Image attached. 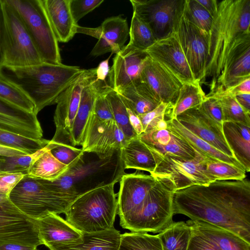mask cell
Here are the masks:
<instances>
[{"label": "cell", "mask_w": 250, "mask_h": 250, "mask_svg": "<svg viewBox=\"0 0 250 250\" xmlns=\"http://www.w3.org/2000/svg\"><path fill=\"white\" fill-rule=\"evenodd\" d=\"M174 214L228 230L250 243V182L217 180L176 190Z\"/></svg>", "instance_id": "cell-1"}, {"label": "cell", "mask_w": 250, "mask_h": 250, "mask_svg": "<svg viewBox=\"0 0 250 250\" xmlns=\"http://www.w3.org/2000/svg\"><path fill=\"white\" fill-rule=\"evenodd\" d=\"M84 70L62 63L42 62L23 67L2 65L0 76L25 93L34 104L37 115L45 107L56 104L59 95Z\"/></svg>", "instance_id": "cell-2"}, {"label": "cell", "mask_w": 250, "mask_h": 250, "mask_svg": "<svg viewBox=\"0 0 250 250\" xmlns=\"http://www.w3.org/2000/svg\"><path fill=\"white\" fill-rule=\"evenodd\" d=\"M248 32H250V0L218 1L209 33L205 77V79L211 78L210 92L208 95L212 94L216 88L231 47L239 37Z\"/></svg>", "instance_id": "cell-3"}, {"label": "cell", "mask_w": 250, "mask_h": 250, "mask_svg": "<svg viewBox=\"0 0 250 250\" xmlns=\"http://www.w3.org/2000/svg\"><path fill=\"white\" fill-rule=\"evenodd\" d=\"M120 150L101 158L84 152L78 162L58 179L43 180L52 189L76 198L93 189L119 182L125 173Z\"/></svg>", "instance_id": "cell-4"}, {"label": "cell", "mask_w": 250, "mask_h": 250, "mask_svg": "<svg viewBox=\"0 0 250 250\" xmlns=\"http://www.w3.org/2000/svg\"><path fill=\"white\" fill-rule=\"evenodd\" d=\"M114 185L93 189L76 198L64 213L66 220L82 233L113 228L118 212Z\"/></svg>", "instance_id": "cell-5"}, {"label": "cell", "mask_w": 250, "mask_h": 250, "mask_svg": "<svg viewBox=\"0 0 250 250\" xmlns=\"http://www.w3.org/2000/svg\"><path fill=\"white\" fill-rule=\"evenodd\" d=\"M8 197L21 212L36 220L50 213H64L77 198L56 191L43 180L27 175L11 190Z\"/></svg>", "instance_id": "cell-6"}, {"label": "cell", "mask_w": 250, "mask_h": 250, "mask_svg": "<svg viewBox=\"0 0 250 250\" xmlns=\"http://www.w3.org/2000/svg\"><path fill=\"white\" fill-rule=\"evenodd\" d=\"M156 181L136 216L124 228L132 232H160L172 223V201L175 187L168 178Z\"/></svg>", "instance_id": "cell-7"}, {"label": "cell", "mask_w": 250, "mask_h": 250, "mask_svg": "<svg viewBox=\"0 0 250 250\" xmlns=\"http://www.w3.org/2000/svg\"><path fill=\"white\" fill-rule=\"evenodd\" d=\"M18 12L43 62L62 63L60 50L42 0H6Z\"/></svg>", "instance_id": "cell-8"}, {"label": "cell", "mask_w": 250, "mask_h": 250, "mask_svg": "<svg viewBox=\"0 0 250 250\" xmlns=\"http://www.w3.org/2000/svg\"><path fill=\"white\" fill-rule=\"evenodd\" d=\"M1 1L5 23L2 65L23 67L43 62L18 12L6 0Z\"/></svg>", "instance_id": "cell-9"}, {"label": "cell", "mask_w": 250, "mask_h": 250, "mask_svg": "<svg viewBox=\"0 0 250 250\" xmlns=\"http://www.w3.org/2000/svg\"><path fill=\"white\" fill-rule=\"evenodd\" d=\"M148 148L156 163L155 169L150 174L169 178L176 190L193 185H206L215 181L202 164L200 155L192 160H184L163 155Z\"/></svg>", "instance_id": "cell-10"}, {"label": "cell", "mask_w": 250, "mask_h": 250, "mask_svg": "<svg viewBox=\"0 0 250 250\" xmlns=\"http://www.w3.org/2000/svg\"><path fill=\"white\" fill-rule=\"evenodd\" d=\"M95 79V68L85 69L58 97L54 116L56 131L51 141L72 146L71 130L83 91Z\"/></svg>", "instance_id": "cell-11"}, {"label": "cell", "mask_w": 250, "mask_h": 250, "mask_svg": "<svg viewBox=\"0 0 250 250\" xmlns=\"http://www.w3.org/2000/svg\"><path fill=\"white\" fill-rule=\"evenodd\" d=\"M133 13L151 31L156 41L174 32L185 0H130Z\"/></svg>", "instance_id": "cell-12"}, {"label": "cell", "mask_w": 250, "mask_h": 250, "mask_svg": "<svg viewBox=\"0 0 250 250\" xmlns=\"http://www.w3.org/2000/svg\"><path fill=\"white\" fill-rule=\"evenodd\" d=\"M183 8L178 16L174 32L195 80L200 83L205 77L208 54L209 35L185 18Z\"/></svg>", "instance_id": "cell-13"}, {"label": "cell", "mask_w": 250, "mask_h": 250, "mask_svg": "<svg viewBox=\"0 0 250 250\" xmlns=\"http://www.w3.org/2000/svg\"><path fill=\"white\" fill-rule=\"evenodd\" d=\"M5 244L42 245L37 220L21 212L9 198L0 204V245Z\"/></svg>", "instance_id": "cell-14"}, {"label": "cell", "mask_w": 250, "mask_h": 250, "mask_svg": "<svg viewBox=\"0 0 250 250\" xmlns=\"http://www.w3.org/2000/svg\"><path fill=\"white\" fill-rule=\"evenodd\" d=\"M156 181V177L137 171L125 173L120 180L117 194L120 224L124 228L138 213L147 194Z\"/></svg>", "instance_id": "cell-15"}, {"label": "cell", "mask_w": 250, "mask_h": 250, "mask_svg": "<svg viewBox=\"0 0 250 250\" xmlns=\"http://www.w3.org/2000/svg\"><path fill=\"white\" fill-rule=\"evenodd\" d=\"M124 134L114 120L101 121L91 113L82 149L106 158L121 149L127 143Z\"/></svg>", "instance_id": "cell-16"}, {"label": "cell", "mask_w": 250, "mask_h": 250, "mask_svg": "<svg viewBox=\"0 0 250 250\" xmlns=\"http://www.w3.org/2000/svg\"><path fill=\"white\" fill-rule=\"evenodd\" d=\"M83 33L98 39L90 55L99 56L107 52L116 54L125 46L129 37V28L126 19L122 16L111 17L105 19L97 28H87L79 25L77 33Z\"/></svg>", "instance_id": "cell-17"}, {"label": "cell", "mask_w": 250, "mask_h": 250, "mask_svg": "<svg viewBox=\"0 0 250 250\" xmlns=\"http://www.w3.org/2000/svg\"><path fill=\"white\" fill-rule=\"evenodd\" d=\"M249 78H250V32L239 37L231 47L216 88L211 94L221 93Z\"/></svg>", "instance_id": "cell-18"}, {"label": "cell", "mask_w": 250, "mask_h": 250, "mask_svg": "<svg viewBox=\"0 0 250 250\" xmlns=\"http://www.w3.org/2000/svg\"><path fill=\"white\" fill-rule=\"evenodd\" d=\"M146 51L183 84L196 82L174 32L167 37L157 41Z\"/></svg>", "instance_id": "cell-19"}, {"label": "cell", "mask_w": 250, "mask_h": 250, "mask_svg": "<svg viewBox=\"0 0 250 250\" xmlns=\"http://www.w3.org/2000/svg\"><path fill=\"white\" fill-rule=\"evenodd\" d=\"M176 119L190 132L225 154L234 158L226 141L222 125L207 116L200 106L186 110Z\"/></svg>", "instance_id": "cell-20"}, {"label": "cell", "mask_w": 250, "mask_h": 250, "mask_svg": "<svg viewBox=\"0 0 250 250\" xmlns=\"http://www.w3.org/2000/svg\"><path fill=\"white\" fill-rule=\"evenodd\" d=\"M108 74V84L119 91L141 78L145 61L148 57L146 51L127 44L115 54Z\"/></svg>", "instance_id": "cell-21"}, {"label": "cell", "mask_w": 250, "mask_h": 250, "mask_svg": "<svg viewBox=\"0 0 250 250\" xmlns=\"http://www.w3.org/2000/svg\"><path fill=\"white\" fill-rule=\"evenodd\" d=\"M141 78L161 102L173 105L183 85L174 75L149 56L144 62Z\"/></svg>", "instance_id": "cell-22"}, {"label": "cell", "mask_w": 250, "mask_h": 250, "mask_svg": "<svg viewBox=\"0 0 250 250\" xmlns=\"http://www.w3.org/2000/svg\"><path fill=\"white\" fill-rule=\"evenodd\" d=\"M37 114L28 112L0 98V129L41 139L43 131Z\"/></svg>", "instance_id": "cell-23"}, {"label": "cell", "mask_w": 250, "mask_h": 250, "mask_svg": "<svg viewBox=\"0 0 250 250\" xmlns=\"http://www.w3.org/2000/svg\"><path fill=\"white\" fill-rule=\"evenodd\" d=\"M39 232L42 245L50 250L57 246L77 243L83 233L58 214L50 213L37 220Z\"/></svg>", "instance_id": "cell-24"}, {"label": "cell", "mask_w": 250, "mask_h": 250, "mask_svg": "<svg viewBox=\"0 0 250 250\" xmlns=\"http://www.w3.org/2000/svg\"><path fill=\"white\" fill-rule=\"evenodd\" d=\"M109 85L95 79L82 92L79 108L71 130L72 146H82L86 125L97 96Z\"/></svg>", "instance_id": "cell-25"}, {"label": "cell", "mask_w": 250, "mask_h": 250, "mask_svg": "<svg viewBox=\"0 0 250 250\" xmlns=\"http://www.w3.org/2000/svg\"><path fill=\"white\" fill-rule=\"evenodd\" d=\"M58 42H67L77 33L78 25L73 19L70 0H42Z\"/></svg>", "instance_id": "cell-26"}, {"label": "cell", "mask_w": 250, "mask_h": 250, "mask_svg": "<svg viewBox=\"0 0 250 250\" xmlns=\"http://www.w3.org/2000/svg\"><path fill=\"white\" fill-rule=\"evenodd\" d=\"M116 92L125 106L138 116L150 111L161 102L141 78Z\"/></svg>", "instance_id": "cell-27"}, {"label": "cell", "mask_w": 250, "mask_h": 250, "mask_svg": "<svg viewBox=\"0 0 250 250\" xmlns=\"http://www.w3.org/2000/svg\"><path fill=\"white\" fill-rule=\"evenodd\" d=\"M223 132L235 159L246 172L250 171V126L224 121Z\"/></svg>", "instance_id": "cell-28"}, {"label": "cell", "mask_w": 250, "mask_h": 250, "mask_svg": "<svg viewBox=\"0 0 250 250\" xmlns=\"http://www.w3.org/2000/svg\"><path fill=\"white\" fill-rule=\"evenodd\" d=\"M167 129L173 135L185 141L197 153L203 157H209L234 165L244 169L234 158L228 156L216 149L207 142L190 132L175 119L166 121Z\"/></svg>", "instance_id": "cell-29"}, {"label": "cell", "mask_w": 250, "mask_h": 250, "mask_svg": "<svg viewBox=\"0 0 250 250\" xmlns=\"http://www.w3.org/2000/svg\"><path fill=\"white\" fill-rule=\"evenodd\" d=\"M187 223L219 250H250V243L231 231L200 221L189 220Z\"/></svg>", "instance_id": "cell-30"}, {"label": "cell", "mask_w": 250, "mask_h": 250, "mask_svg": "<svg viewBox=\"0 0 250 250\" xmlns=\"http://www.w3.org/2000/svg\"><path fill=\"white\" fill-rule=\"evenodd\" d=\"M121 235L114 227L101 231L83 233L79 242L60 245L50 250H118Z\"/></svg>", "instance_id": "cell-31"}, {"label": "cell", "mask_w": 250, "mask_h": 250, "mask_svg": "<svg viewBox=\"0 0 250 250\" xmlns=\"http://www.w3.org/2000/svg\"><path fill=\"white\" fill-rule=\"evenodd\" d=\"M120 154L125 169H135L151 174L156 163L147 146L137 136L127 142L120 149Z\"/></svg>", "instance_id": "cell-32"}, {"label": "cell", "mask_w": 250, "mask_h": 250, "mask_svg": "<svg viewBox=\"0 0 250 250\" xmlns=\"http://www.w3.org/2000/svg\"><path fill=\"white\" fill-rule=\"evenodd\" d=\"M49 142L45 150L31 165L27 174L28 176L52 181L58 179L68 169L51 153Z\"/></svg>", "instance_id": "cell-33"}, {"label": "cell", "mask_w": 250, "mask_h": 250, "mask_svg": "<svg viewBox=\"0 0 250 250\" xmlns=\"http://www.w3.org/2000/svg\"><path fill=\"white\" fill-rule=\"evenodd\" d=\"M192 229L187 222H173L157 235L163 250H187Z\"/></svg>", "instance_id": "cell-34"}, {"label": "cell", "mask_w": 250, "mask_h": 250, "mask_svg": "<svg viewBox=\"0 0 250 250\" xmlns=\"http://www.w3.org/2000/svg\"><path fill=\"white\" fill-rule=\"evenodd\" d=\"M206 97L200 83L195 82L183 84L173 105L171 119L186 110L199 106Z\"/></svg>", "instance_id": "cell-35"}, {"label": "cell", "mask_w": 250, "mask_h": 250, "mask_svg": "<svg viewBox=\"0 0 250 250\" xmlns=\"http://www.w3.org/2000/svg\"><path fill=\"white\" fill-rule=\"evenodd\" d=\"M118 250H163L158 235L131 232L121 234Z\"/></svg>", "instance_id": "cell-36"}, {"label": "cell", "mask_w": 250, "mask_h": 250, "mask_svg": "<svg viewBox=\"0 0 250 250\" xmlns=\"http://www.w3.org/2000/svg\"><path fill=\"white\" fill-rule=\"evenodd\" d=\"M50 140L28 138L0 129V145L23 151L28 154L45 147Z\"/></svg>", "instance_id": "cell-37"}, {"label": "cell", "mask_w": 250, "mask_h": 250, "mask_svg": "<svg viewBox=\"0 0 250 250\" xmlns=\"http://www.w3.org/2000/svg\"><path fill=\"white\" fill-rule=\"evenodd\" d=\"M201 157L202 164L215 181L241 180L246 177V172L242 168L213 158Z\"/></svg>", "instance_id": "cell-38"}, {"label": "cell", "mask_w": 250, "mask_h": 250, "mask_svg": "<svg viewBox=\"0 0 250 250\" xmlns=\"http://www.w3.org/2000/svg\"><path fill=\"white\" fill-rule=\"evenodd\" d=\"M114 119L129 141L138 136L130 124L126 107L118 93L111 88L107 92Z\"/></svg>", "instance_id": "cell-39"}, {"label": "cell", "mask_w": 250, "mask_h": 250, "mask_svg": "<svg viewBox=\"0 0 250 250\" xmlns=\"http://www.w3.org/2000/svg\"><path fill=\"white\" fill-rule=\"evenodd\" d=\"M0 98L28 112L36 114L35 105L25 93L0 76Z\"/></svg>", "instance_id": "cell-40"}, {"label": "cell", "mask_w": 250, "mask_h": 250, "mask_svg": "<svg viewBox=\"0 0 250 250\" xmlns=\"http://www.w3.org/2000/svg\"><path fill=\"white\" fill-rule=\"evenodd\" d=\"M129 36L130 40L128 44L144 51L156 42L149 28L134 13L129 29Z\"/></svg>", "instance_id": "cell-41"}, {"label": "cell", "mask_w": 250, "mask_h": 250, "mask_svg": "<svg viewBox=\"0 0 250 250\" xmlns=\"http://www.w3.org/2000/svg\"><path fill=\"white\" fill-rule=\"evenodd\" d=\"M210 95L218 99L223 111L224 122L240 123L250 126V114L245 112L234 96L222 94Z\"/></svg>", "instance_id": "cell-42"}, {"label": "cell", "mask_w": 250, "mask_h": 250, "mask_svg": "<svg viewBox=\"0 0 250 250\" xmlns=\"http://www.w3.org/2000/svg\"><path fill=\"white\" fill-rule=\"evenodd\" d=\"M183 13L189 22L209 35L213 17L197 0H185Z\"/></svg>", "instance_id": "cell-43"}, {"label": "cell", "mask_w": 250, "mask_h": 250, "mask_svg": "<svg viewBox=\"0 0 250 250\" xmlns=\"http://www.w3.org/2000/svg\"><path fill=\"white\" fill-rule=\"evenodd\" d=\"M171 134V140L166 146L145 145L163 155H167L184 160H192L196 157L197 153L185 141Z\"/></svg>", "instance_id": "cell-44"}, {"label": "cell", "mask_w": 250, "mask_h": 250, "mask_svg": "<svg viewBox=\"0 0 250 250\" xmlns=\"http://www.w3.org/2000/svg\"><path fill=\"white\" fill-rule=\"evenodd\" d=\"M171 103H161L153 110L145 114L138 115L141 122L143 132L155 129L158 123L162 120L171 119L173 108Z\"/></svg>", "instance_id": "cell-45"}, {"label": "cell", "mask_w": 250, "mask_h": 250, "mask_svg": "<svg viewBox=\"0 0 250 250\" xmlns=\"http://www.w3.org/2000/svg\"><path fill=\"white\" fill-rule=\"evenodd\" d=\"M47 146L32 154L5 157L1 171L22 172L27 175L32 164L45 150Z\"/></svg>", "instance_id": "cell-46"}, {"label": "cell", "mask_w": 250, "mask_h": 250, "mask_svg": "<svg viewBox=\"0 0 250 250\" xmlns=\"http://www.w3.org/2000/svg\"><path fill=\"white\" fill-rule=\"evenodd\" d=\"M49 143L51 153L68 168L74 166L84 153L82 148H78L68 145L54 143L51 140Z\"/></svg>", "instance_id": "cell-47"}, {"label": "cell", "mask_w": 250, "mask_h": 250, "mask_svg": "<svg viewBox=\"0 0 250 250\" xmlns=\"http://www.w3.org/2000/svg\"><path fill=\"white\" fill-rule=\"evenodd\" d=\"M111 88L108 85L99 94L94 103L92 114L101 121L114 120L110 103L106 97L107 92Z\"/></svg>", "instance_id": "cell-48"}, {"label": "cell", "mask_w": 250, "mask_h": 250, "mask_svg": "<svg viewBox=\"0 0 250 250\" xmlns=\"http://www.w3.org/2000/svg\"><path fill=\"white\" fill-rule=\"evenodd\" d=\"M104 1V0H70V10L74 20L77 23Z\"/></svg>", "instance_id": "cell-49"}, {"label": "cell", "mask_w": 250, "mask_h": 250, "mask_svg": "<svg viewBox=\"0 0 250 250\" xmlns=\"http://www.w3.org/2000/svg\"><path fill=\"white\" fill-rule=\"evenodd\" d=\"M200 108L211 120L222 125L224 122L223 111L216 98L211 95H206Z\"/></svg>", "instance_id": "cell-50"}, {"label": "cell", "mask_w": 250, "mask_h": 250, "mask_svg": "<svg viewBox=\"0 0 250 250\" xmlns=\"http://www.w3.org/2000/svg\"><path fill=\"white\" fill-rule=\"evenodd\" d=\"M26 175L22 172H0V193L9 196L11 190Z\"/></svg>", "instance_id": "cell-51"}, {"label": "cell", "mask_w": 250, "mask_h": 250, "mask_svg": "<svg viewBox=\"0 0 250 250\" xmlns=\"http://www.w3.org/2000/svg\"><path fill=\"white\" fill-rule=\"evenodd\" d=\"M192 233L187 250H219L199 231L192 228Z\"/></svg>", "instance_id": "cell-52"}, {"label": "cell", "mask_w": 250, "mask_h": 250, "mask_svg": "<svg viewBox=\"0 0 250 250\" xmlns=\"http://www.w3.org/2000/svg\"><path fill=\"white\" fill-rule=\"evenodd\" d=\"M242 93H250V78L243 80L221 93L216 94H227L234 96Z\"/></svg>", "instance_id": "cell-53"}, {"label": "cell", "mask_w": 250, "mask_h": 250, "mask_svg": "<svg viewBox=\"0 0 250 250\" xmlns=\"http://www.w3.org/2000/svg\"><path fill=\"white\" fill-rule=\"evenodd\" d=\"M4 36V16L2 1L0 0V67L2 65L3 62Z\"/></svg>", "instance_id": "cell-54"}, {"label": "cell", "mask_w": 250, "mask_h": 250, "mask_svg": "<svg viewBox=\"0 0 250 250\" xmlns=\"http://www.w3.org/2000/svg\"><path fill=\"white\" fill-rule=\"evenodd\" d=\"M112 54L106 60L101 62L96 69V79L97 80L105 82L108 76L110 67L109 66V60Z\"/></svg>", "instance_id": "cell-55"}, {"label": "cell", "mask_w": 250, "mask_h": 250, "mask_svg": "<svg viewBox=\"0 0 250 250\" xmlns=\"http://www.w3.org/2000/svg\"><path fill=\"white\" fill-rule=\"evenodd\" d=\"M129 123L132 127L138 136L143 133V126L138 117L130 109L126 107Z\"/></svg>", "instance_id": "cell-56"}, {"label": "cell", "mask_w": 250, "mask_h": 250, "mask_svg": "<svg viewBox=\"0 0 250 250\" xmlns=\"http://www.w3.org/2000/svg\"><path fill=\"white\" fill-rule=\"evenodd\" d=\"M234 97L245 112L250 114V93L239 94Z\"/></svg>", "instance_id": "cell-57"}, {"label": "cell", "mask_w": 250, "mask_h": 250, "mask_svg": "<svg viewBox=\"0 0 250 250\" xmlns=\"http://www.w3.org/2000/svg\"><path fill=\"white\" fill-rule=\"evenodd\" d=\"M25 154H28L21 150L11 148L0 145V156L8 157Z\"/></svg>", "instance_id": "cell-58"}, {"label": "cell", "mask_w": 250, "mask_h": 250, "mask_svg": "<svg viewBox=\"0 0 250 250\" xmlns=\"http://www.w3.org/2000/svg\"><path fill=\"white\" fill-rule=\"evenodd\" d=\"M213 18L217 12L218 0H197Z\"/></svg>", "instance_id": "cell-59"}, {"label": "cell", "mask_w": 250, "mask_h": 250, "mask_svg": "<svg viewBox=\"0 0 250 250\" xmlns=\"http://www.w3.org/2000/svg\"><path fill=\"white\" fill-rule=\"evenodd\" d=\"M0 250H38L37 247L18 244H5L0 245Z\"/></svg>", "instance_id": "cell-60"}, {"label": "cell", "mask_w": 250, "mask_h": 250, "mask_svg": "<svg viewBox=\"0 0 250 250\" xmlns=\"http://www.w3.org/2000/svg\"><path fill=\"white\" fill-rule=\"evenodd\" d=\"M167 123L166 120H162L159 121L156 125L155 129L160 130L167 129Z\"/></svg>", "instance_id": "cell-61"}, {"label": "cell", "mask_w": 250, "mask_h": 250, "mask_svg": "<svg viewBox=\"0 0 250 250\" xmlns=\"http://www.w3.org/2000/svg\"><path fill=\"white\" fill-rule=\"evenodd\" d=\"M9 198L8 195L0 193V204Z\"/></svg>", "instance_id": "cell-62"}, {"label": "cell", "mask_w": 250, "mask_h": 250, "mask_svg": "<svg viewBox=\"0 0 250 250\" xmlns=\"http://www.w3.org/2000/svg\"><path fill=\"white\" fill-rule=\"evenodd\" d=\"M5 161V157L0 156V172H1V169L3 164Z\"/></svg>", "instance_id": "cell-63"}]
</instances>
